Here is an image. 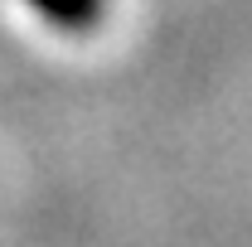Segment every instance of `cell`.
<instances>
[{"instance_id":"obj_1","label":"cell","mask_w":252,"mask_h":247,"mask_svg":"<svg viewBox=\"0 0 252 247\" xmlns=\"http://www.w3.org/2000/svg\"><path fill=\"white\" fill-rule=\"evenodd\" d=\"M39 10V20H49L54 30H68V34H83L102 20V0H25Z\"/></svg>"}]
</instances>
